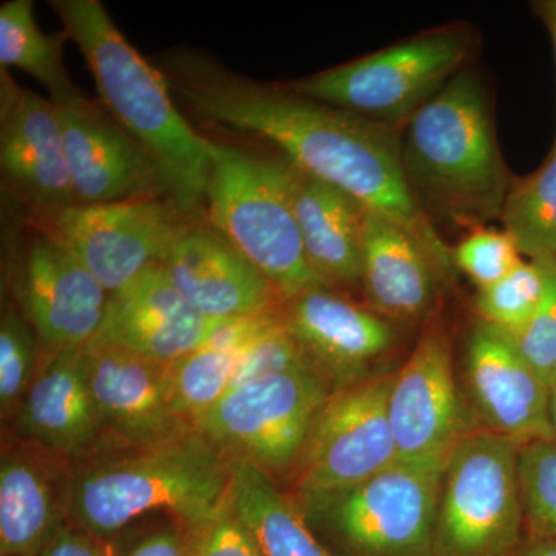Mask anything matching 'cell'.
Masks as SVG:
<instances>
[{
  "label": "cell",
  "instance_id": "obj_16",
  "mask_svg": "<svg viewBox=\"0 0 556 556\" xmlns=\"http://www.w3.org/2000/svg\"><path fill=\"white\" fill-rule=\"evenodd\" d=\"M54 105L78 206L166 197L146 150L104 108L84 94Z\"/></svg>",
  "mask_w": 556,
  "mask_h": 556
},
{
  "label": "cell",
  "instance_id": "obj_40",
  "mask_svg": "<svg viewBox=\"0 0 556 556\" xmlns=\"http://www.w3.org/2000/svg\"><path fill=\"white\" fill-rule=\"evenodd\" d=\"M551 390H552V388H551ZM551 416H552V427H554V434H555V439H556V390H552Z\"/></svg>",
  "mask_w": 556,
  "mask_h": 556
},
{
  "label": "cell",
  "instance_id": "obj_4",
  "mask_svg": "<svg viewBox=\"0 0 556 556\" xmlns=\"http://www.w3.org/2000/svg\"><path fill=\"white\" fill-rule=\"evenodd\" d=\"M402 166L420 208L470 228L501 217L508 192L492 105L475 70H460L416 110L401 138Z\"/></svg>",
  "mask_w": 556,
  "mask_h": 556
},
{
  "label": "cell",
  "instance_id": "obj_22",
  "mask_svg": "<svg viewBox=\"0 0 556 556\" xmlns=\"http://www.w3.org/2000/svg\"><path fill=\"white\" fill-rule=\"evenodd\" d=\"M14 420L27 441L68 459L98 453L105 434L87 379L84 346L43 351Z\"/></svg>",
  "mask_w": 556,
  "mask_h": 556
},
{
  "label": "cell",
  "instance_id": "obj_15",
  "mask_svg": "<svg viewBox=\"0 0 556 556\" xmlns=\"http://www.w3.org/2000/svg\"><path fill=\"white\" fill-rule=\"evenodd\" d=\"M387 408L399 463H445L467 431L452 348L442 332L424 336L393 372Z\"/></svg>",
  "mask_w": 556,
  "mask_h": 556
},
{
  "label": "cell",
  "instance_id": "obj_33",
  "mask_svg": "<svg viewBox=\"0 0 556 556\" xmlns=\"http://www.w3.org/2000/svg\"><path fill=\"white\" fill-rule=\"evenodd\" d=\"M453 265L479 289L492 287L521 265L517 244L503 230L475 229L452 251Z\"/></svg>",
  "mask_w": 556,
  "mask_h": 556
},
{
  "label": "cell",
  "instance_id": "obj_28",
  "mask_svg": "<svg viewBox=\"0 0 556 556\" xmlns=\"http://www.w3.org/2000/svg\"><path fill=\"white\" fill-rule=\"evenodd\" d=\"M501 219L519 254L556 257V139L543 166L508 189Z\"/></svg>",
  "mask_w": 556,
  "mask_h": 556
},
{
  "label": "cell",
  "instance_id": "obj_31",
  "mask_svg": "<svg viewBox=\"0 0 556 556\" xmlns=\"http://www.w3.org/2000/svg\"><path fill=\"white\" fill-rule=\"evenodd\" d=\"M544 292V276L540 265L522 262L517 268L493 283L479 289V317L492 327L515 334L526 327L540 305Z\"/></svg>",
  "mask_w": 556,
  "mask_h": 556
},
{
  "label": "cell",
  "instance_id": "obj_26",
  "mask_svg": "<svg viewBox=\"0 0 556 556\" xmlns=\"http://www.w3.org/2000/svg\"><path fill=\"white\" fill-rule=\"evenodd\" d=\"M230 506L262 556H332L294 497L248 460L232 459Z\"/></svg>",
  "mask_w": 556,
  "mask_h": 556
},
{
  "label": "cell",
  "instance_id": "obj_37",
  "mask_svg": "<svg viewBox=\"0 0 556 556\" xmlns=\"http://www.w3.org/2000/svg\"><path fill=\"white\" fill-rule=\"evenodd\" d=\"M38 556H109V552L108 543L67 526Z\"/></svg>",
  "mask_w": 556,
  "mask_h": 556
},
{
  "label": "cell",
  "instance_id": "obj_29",
  "mask_svg": "<svg viewBox=\"0 0 556 556\" xmlns=\"http://www.w3.org/2000/svg\"><path fill=\"white\" fill-rule=\"evenodd\" d=\"M42 346L35 329L9 302L0 317V415L16 419L38 371Z\"/></svg>",
  "mask_w": 556,
  "mask_h": 556
},
{
  "label": "cell",
  "instance_id": "obj_21",
  "mask_svg": "<svg viewBox=\"0 0 556 556\" xmlns=\"http://www.w3.org/2000/svg\"><path fill=\"white\" fill-rule=\"evenodd\" d=\"M281 320L331 382L332 390L367 379V369L393 346V327L340 298L313 288L283 302Z\"/></svg>",
  "mask_w": 556,
  "mask_h": 556
},
{
  "label": "cell",
  "instance_id": "obj_39",
  "mask_svg": "<svg viewBox=\"0 0 556 556\" xmlns=\"http://www.w3.org/2000/svg\"><path fill=\"white\" fill-rule=\"evenodd\" d=\"M541 14L547 24L548 33H551L552 42H554L555 61H556V0L541 3Z\"/></svg>",
  "mask_w": 556,
  "mask_h": 556
},
{
  "label": "cell",
  "instance_id": "obj_19",
  "mask_svg": "<svg viewBox=\"0 0 556 556\" xmlns=\"http://www.w3.org/2000/svg\"><path fill=\"white\" fill-rule=\"evenodd\" d=\"M222 324L193 308L155 265L109 295L93 339L170 365L203 345Z\"/></svg>",
  "mask_w": 556,
  "mask_h": 556
},
{
  "label": "cell",
  "instance_id": "obj_6",
  "mask_svg": "<svg viewBox=\"0 0 556 556\" xmlns=\"http://www.w3.org/2000/svg\"><path fill=\"white\" fill-rule=\"evenodd\" d=\"M445 463H397L361 484L298 501L348 556H434Z\"/></svg>",
  "mask_w": 556,
  "mask_h": 556
},
{
  "label": "cell",
  "instance_id": "obj_7",
  "mask_svg": "<svg viewBox=\"0 0 556 556\" xmlns=\"http://www.w3.org/2000/svg\"><path fill=\"white\" fill-rule=\"evenodd\" d=\"M517 442L489 430L464 434L445 459L434 556H503L525 510Z\"/></svg>",
  "mask_w": 556,
  "mask_h": 556
},
{
  "label": "cell",
  "instance_id": "obj_11",
  "mask_svg": "<svg viewBox=\"0 0 556 556\" xmlns=\"http://www.w3.org/2000/svg\"><path fill=\"white\" fill-rule=\"evenodd\" d=\"M391 376L332 390L295 464V501L361 484L397 463L387 408Z\"/></svg>",
  "mask_w": 556,
  "mask_h": 556
},
{
  "label": "cell",
  "instance_id": "obj_10",
  "mask_svg": "<svg viewBox=\"0 0 556 556\" xmlns=\"http://www.w3.org/2000/svg\"><path fill=\"white\" fill-rule=\"evenodd\" d=\"M332 386L320 369H300L232 388L193 428L230 459L270 475L298 464L311 426Z\"/></svg>",
  "mask_w": 556,
  "mask_h": 556
},
{
  "label": "cell",
  "instance_id": "obj_3",
  "mask_svg": "<svg viewBox=\"0 0 556 556\" xmlns=\"http://www.w3.org/2000/svg\"><path fill=\"white\" fill-rule=\"evenodd\" d=\"M126 450L73 467L70 526L108 543L150 511H167L192 529L228 503L232 459L195 428L153 447Z\"/></svg>",
  "mask_w": 556,
  "mask_h": 556
},
{
  "label": "cell",
  "instance_id": "obj_41",
  "mask_svg": "<svg viewBox=\"0 0 556 556\" xmlns=\"http://www.w3.org/2000/svg\"><path fill=\"white\" fill-rule=\"evenodd\" d=\"M548 386H551L552 390H556V365L554 372H552L551 380H548Z\"/></svg>",
  "mask_w": 556,
  "mask_h": 556
},
{
  "label": "cell",
  "instance_id": "obj_2",
  "mask_svg": "<svg viewBox=\"0 0 556 556\" xmlns=\"http://www.w3.org/2000/svg\"><path fill=\"white\" fill-rule=\"evenodd\" d=\"M50 7L86 58L102 108L152 160L166 199L200 219L214 164L212 139L182 118L166 78L124 38L100 0H51Z\"/></svg>",
  "mask_w": 556,
  "mask_h": 556
},
{
  "label": "cell",
  "instance_id": "obj_23",
  "mask_svg": "<svg viewBox=\"0 0 556 556\" xmlns=\"http://www.w3.org/2000/svg\"><path fill=\"white\" fill-rule=\"evenodd\" d=\"M437 258L407 229L367 211L362 237V285L380 314L416 320L433 305Z\"/></svg>",
  "mask_w": 556,
  "mask_h": 556
},
{
  "label": "cell",
  "instance_id": "obj_24",
  "mask_svg": "<svg viewBox=\"0 0 556 556\" xmlns=\"http://www.w3.org/2000/svg\"><path fill=\"white\" fill-rule=\"evenodd\" d=\"M292 206L311 268L329 288L362 283L367 208L353 197L292 166Z\"/></svg>",
  "mask_w": 556,
  "mask_h": 556
},
{
  "label": "cell",
  "instance_id": "obj_13",
  "mask_svg": "<svg viewBox=\"0 0 556 556\" xmlns=\"http://www.w3.org/2000/svg\"><path fill=\"white\" fill-rule=\"evenodd\" d=\"M0 166L9 195L39 218L78 206L60 115L47 98L22 89L0 68Z\"/></svg>",
  "mask_w": 556,
  "mask_h": 556
},
{
  "label": "cell",
  "instance_id": "obj_1",
  "mask_svg": "<svg viewBox=\"0 0 556 556\" xmlns=\"http://www.w3.org/2000/svg\"><path fill=\"white\" fill-rule=\"evenodd\" d=\"M169 67L172 87L201 119L268 139L303 174L334 186L371 214L407 229L442 269L453 266L452 251L409 188L401 138L390 124L291 90L260 86L197 54L172 58Z\"/></svg>",
  "mask_w": 556,
  "mask_h": 556
},
{
  "label": "cell",
  "instance_id": "obj_32",
  "mask_svg": "<svg viewBox=\"0 0 556 556\" xmlns=\"http://www.w3.org/2000/svg\"><path fill=\"white\" fill-rule=\"evenodd\" d=\"M300 369L320 368L285 327L281 316H278L277 320L249 345L247 353L241 357L230 390L252 380Z\"/></svg>",
  "mask_w": 556,
  "mask_h": 556
},
{
  "label": "cell",
  "instance_id": "obj_9",
  "mask_svg": "<svg viewBox=\"0 0 556 556\" xmlns=\"http://www.w3.org/2000/svg\"><path fill=\"white\" fill-rule=\"evenodd\" d=\"M463 31L439 30L318 73L291 87L308 100L390 124L409 118L450 79L468 56Z\"/></svg>",
  "mask_w": 556,
  "mask_h": 556
},
{
  "label": "cell",
  "instance_id": "obj_35",
  "mask_svg": "<svg viewBox=\"0 0 556 556\" xmlns=\"http://www.w3.org/2000/svg\"><path fill=\"white\" fill-rule=\"evenodd\" d=\"M189 556H262L247 527L237 517L230 496L207 521L189 529Z\"/></svg>",
  "mask_w": 556,
  "mask_h": 556
},
{
  "label": "cell",
  "instance_id": "obj_14",
  "mask_svg": "<svg viewBox=\"0 0 556 556\" xmlns=\"http://www.w3.org/2000/svg\"><path fill=\"white\" fill-rule=\"evenodd\" d=\"M84 361L105 439L148 448L192 430L172 404L170 365L97 339L84 346Z\"/></svg>",
  "mask_w": 556,
  "mask_h": 556
},
{
  "label": "cell",
  "instance_id": "obj_8",
  "mask_svg": "<svg viewBox=\"0 0 556 556\" xmlns=\"http://www.w3.org/2000/svg\"><path fill=\"white\" fill-rule=\"evenodd\" d=\"M28 214L25 225L3 229L13 303L43 351L86 346L100 331L110 294L47 219Z\"/></svg>",
  "mask_w": 556,
  "mask_h": 556
},
{
  "label": "cell",
  "instance_id": "obj_20",
  "mask_svg": "<svg viewBox=\"0 0 556 556\" xmlns=\"http://www.w3.org/2000/svg\"><path fill=\"white\" fill-rule=\"evenodd\" d=\"M68 457L28 441L0 460V556H38L70 526Z\"/></svg>",
  "mask_w": 556,
  "mask_h": 556
},
{
  "label": "cell",
  "instance_id": "obj_25",
  "mask_svg": "<svg viewBox=\"0 0 556 556\" xmlns=\"http://www.w3.org/2000/svg\"><path fill=\"white\" fill-rule=\"evenodd\" d=\"M280 316L223 321L200 348L170 364V396L175 412L193 427L201 416L225 396L249 345Z\"/></svg>",
  "mask_w": 556,
  "mask_h": 556
},
{
  "label": "cell",
  "instance_id": "obj_12",
  "mask_svg": "<svg viewBox=\"0 0 556 556\" xmlns=\"http://www.w3.org/2000/svg\"><path fill=\"white\" fill-rule=\"evenodd\" d=\"M47 222L113 294L161 265L175 241L199 219L182 214L166 197H150L75 206Z\"/></svg>",
  "mask_w": 556,
  "mask_h": 556
},
{
  "label": "cell",
  "instance_id": "obj_34",
  "mask_svg": "<svg viewBox=\"0 0 556 556\" xmlns=\"http://www.w3.org/2000/svg\"><path fill=\"white\" fill-rule=\"evenodd\" d=\"M535 262L543 270V298L526 327L508 336L548 383L556 365V257L547 255L535 258Z\"/></svg>",
  "mask_w": 556,
  "mask_h": 556
},
{
  "label": "cell",
  "instance_id": "obj_5",
  "mask_svg": "<svg viewBox=\"0 0 556 556\" xmlns=\"http://www.w3.org/2000/svg\"><path fill=\"white\" fill-rule=\"evenodd\" d=\"M212 159L208 225L268 278L281 302L328 287L311 268L300 237L292 164L217 141H212Z\"/></svg>",
  "mask_w": 556,
  "mask_h": 556
},
{
  "label": "cell",
  "instance_id": "obj_30",
  "mask_svg": "<svg viewBox=\"0 0 556 556\" xmlns=\"http://www.w3.org/2000/svg\"><path fill=\"white\" fill-rule=\"evenodd\" d=\"M525 521L535 538L556 540V441L540 439L518 448Z\"/></svg>",
  "mask_w": 556,
  "mask_h": 556
},
{
  "label": "cell",
  "instance_id": "obj_36",
  "mask_svg": "<svg viewBox=\"0 0 556 556\" xmlns=\"http://www.w3.org/2000/svg\"><path fill=\"white\" fill-rule=\"evenodd\" d=\"M123 556H189V529L174 521L139 538Z\"/></svg>",
  "mask_w": 556,
  "mask_h": 556
},
{
  "label": "cell",
  "instance_id": "obj_38",
  "mask_svg": "<svg viewBox=\"0 0 556 556\" xmlns=\"http://www.w3.org/2000/svg\"><path fill=\"white\" fill-rule=\"evenodd\" d=\"M518 556H556V540L535 538Z\"/></svg>",
  "mask_w": 556,
  "mask_h": 556
},
{
  "label": "cell",
  "instance_id": "obj_27",
  "mask_svg": "<svg viewBox=\"0 0 556 556\" xmlns=\"http://www.w3.org/2000/svg\"><path fill=\"white\" fill-rule=\"evenodd\" d=\"M67 33L46 35L38 27L31 0H9L0 7V65L20 68L39 80L53 104L80 97L64 65Z\"/></svg>",
  "mask_w": 556,
  "mask_h": 556
},
{
  "label": "cell",
  "instance_id": "obj_18",
  "mask_svg": "<svg viewBox=\"0 0 556 556\" xmlns=\"http://www.w3.org/2000/svg\"><path fill=\"white\" fill-rule=\"evenodd\" d=\"M161 266L182 298L208 320L265 316L283 305L268 278L201 219L175 241Z\"/></svg>",
  "mask_w": 556,
  "mask_h": 556
},
{
  "label": "cell",
  "instance_id": "obj_17",
  "mask_svg": "<svg viewBox=\"0 0 556 556\" xmlns=\"http://www.w3.org/2000/svg\"><path fill=\"white\" fill-rule=\"evenodd\" d=\"M467 380L485 430L518 445L555 439L551 386L503 329L478 321L468 339Z\"/></svg>",
  "mask_w": 556,
  "mask_h": 556
}]
</instances>
